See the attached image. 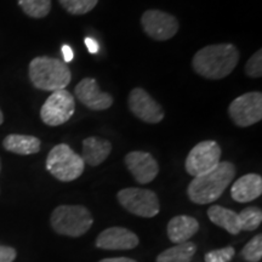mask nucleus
Returning <instances> with one entry per match:
<instances>
[{"instance_id": "f257e3e1", "label": "nucleus", "mask_w": 262, "mask_h": 262, "mask_svg": "<svg viewBox=\"0 0 262 262\" xmlns=\"http://www.w3.org/2000/svg\"><path fill=\"white\" fill-rule=\"evenodd\" d=\"M239 61V51L233 44H214L195 52L193 70L206 79L219 80L233 72Z\"/></svg>"}, {"instance_id": "f03ea898", "label": "nucleus", "mask_w": 262, "mask_h": 262, "mask_svg": "<svg viewBox=\"0 0 262 262\" xmlns=\"http://www.w3.org/2000/svg\"><path fill=\"white\" fill-rule=\"evenodd\" d=\"M235 176V166L231 162H220L211 171L196 176L187 188L188 198L195 204H209L217 201Z\"/></svg>"}, {"instance_id": "7ed1b4c3", "label": "nucleus", "mask_w": 262, "mask_h": 262, "mask_svg": "<svg viewBox=\"0 0 262 262\" xmlns=\"http://www.w3.org/2000/svg\"><path fill=\"white\" fill-rule=\"evenodd\" d=\"M29 79L39 90L54 91L66 89L72 74L67 63L58 58L39 56L29 63Z\"/></svg>"}, {"instance_id": "20e7f679", "label": "nucleus", "mask_w": 262, "mask_h": 262, "mask_svg": "<svg viewBox=\"0 0 262 262\" xmlns=\"http://www.w3.org/2000/svg\"><path fill=\"white\" fill-rule=\"evenodd\" d=\"M50 222L56 233L77 238L89 231L94 219L83 205H60L52 211Z\"/></svg>"}, {"instance_id": "39448f33", "label": "nucleus", "mask_w": 262, "mask_h": 262, "mask_svg": "<svg viewBox=\"0 0 262 262\" xmlns=\"http://www.w3.org/2000/svg\"><path fill=\"white\" fill-rule=\"evenodd\" d=\"M85 163L79 155L66 143L55 146L47 158L48 171L62 182H71L83 173Z\"/></svg>"}, {"instance_id": "423d86ee", "label": "nucleus", "mask_w": 262, "mask_h": 262, "mask_svg": "<svg viewBox=\"0 0 262 262\" xmlns=\"http://www.w3.org/2000/svg\"><path fill=\"white\" fill-rule=\"evenodd\" d=\"M118 201L124 209L141 217H155L160 210L158 195L150 189L124 188L118 192Z\"/></svg>"}, {"instance_id": "0eeeda50", "label": "nucleus", "mask_w": 262, "mask_h": 262, "mask_svg": "<svg viewBox=\"0 0 262 262\" xmlns=\"http://www.w3.org/2000/svg\"><path fill=\"white\" fill-rule=\"evenodd\" d=\"M74 97L66 89L54 91L40 110L42 123L49 126H58L67 123L74 114Z\"/></svg>"}, {"instance_id": "6e6552de", "label": "nucleus", "mask_w": 262, "mask_h": 262, "mask_svg": "<svg viewBox=\"0 0 262 262\" xmlns=\"http://www.w3.org/2000/svg\"><path fill=\"white\" fill-rule=\"evenodd\" d=\"M221 147L216 141H203L195 145L186 158V171L193 178L215 169L220 164Z\"/></svg>"}, {"instance_id": "1a4fd4ad", "label": "nucleus", "mask_w": 262, "mask_h": 262, "mask_svg": "<svg viewBox=\"0 0 262 262\" xmlns=\"http://www.w3.org/2000/svg\"><path fill=\"white\" fill-rule=\"evenodd\" d=\"M228 116L235 125L248 127L262 119V95L251 91L238 96L228 107Z\"/></svg>"}, {"instance_id": "9d476101", "label": "nucleus", "mask_w": 262, "mask_h": 262, "mask_svg": "<svg viewBox=\"0 0 262 262\" xmlns=\"http://www.w3.org/2000/svg\"><path fill=\"white\" fill-rule=\"evenodd\" d=\"M141 26L149 38L158 41L171 39L179 31V21L173 15L162 10H147L141 16Z\"/></svg>"}, {"instance_id": "9b49d317", "label": "nucleus", "mask_w": 262, "mask_h": 262, "mask_svg": "<svg viewBox=\"0 0 262 262\" xmlns=\"http://www.w3.org/2000/svg\"><path fill=\"white\" fill-rule=\"evenodd\" d=\"M127 103L131 113L145 123L158 124L165 116L163 107L146 90L141 88L131 90Z\"/></svg>"}, {"instance_id": "f8f14e48", "label": "nucleus", "mask_w": 262, "mask_h": 262, "mask_svg": "<svg viewBox=\"0 0 262 262\" xmlns=\"http://www.w3.org/2000/svg\"><path fill=\"white\" fill-rule=\"evenodd\" d=\"M125 165L134 179L141 185L152 182L159 172V165L152 155L142 150H134L125 156Z\"/></svg>"}, {"instance_id": "ddd939ff", "label": "nucleus", "mask_w": 262, "mask_h": 262, "mask_svg": "<svg viewBox=\"0 0 262 262\" xmlns=\"http://www.w3.org/2000/svg\"><path fill=\"white\" fill-rule=\"evenodd\" d=\"M74 94L84 106L93 111L108 110L113 104V97L100 89L94 78H84L77 84Z\"/></svg>"}, {"instance_id": "4468645a", "label": "nucleus", "mask_w": 262, "mask_h": 262, "mask_svg": "<svg viewBox=\"0 0 262 262\" xmlns=\"http://www.w3.org/2000/svg\"><path fill=\"white\" fill-rule=\"evenodd\" d=\"M139 243V237L124 227L107 228L96 238V247L103 250H131Z\"/></svg>"}, {"instance_id": "2eb2a0df", "label": "nucleus", "mask_w": 262, "mask_h": 262, "mask_svg": "<svg viewBox=\"0 0 262 262\" xmlns=\"http://www.w3.org/2000/svg\"><path fill=\"white\" fill-rule=\"evenodd\" d=\"M262 194V178L257 173H247L239 178L231 188V196L238 203H249Z\"/></svg>"}, {"instance_id": "dca6fc26", "label": "nucleus", "mask_w": 262, "mask_h": 262, "mask_svg": "<svg viewBox=\"0 0 262 262\" xmlns=\"http://www.w3.org/2000/svg\"><path fill=\"white\" fill-rule=\"evenodd\" d=\"M199 229V224L194 217L179 215L172 217L168 224V237L172 243L181 244L188 242Z\"/></svg>"}, {"instance_id": "f3484780", "label": "nucleus", "mask_w": 262, "mask_h": 262, "mask_svg": "<svg viewBox=\"0 0 262 262\" xmlns=\"http://www.w3.org/2000/svg\"><path fill=\"white\" fill-rule=\"evenodd\" d=\"M112 152V143L101 137H88L83 141V158L84 163L90 166H97L102 164Z\"/></svg>"}, {"instance_id": "a211bd4d", "label": "nucleus", "mask_w": 262, "mask_h": 262, "mask_svg": "<svg viewBox=\"0 0 262 262\" xmlns=\"http://www.w3.org/2000/svg\"><path fill=\"white\" fill-rule=\"evenodd\" d=\"M3 146L9 152L19 156L35 155L40 150L41 142L38 137L31 135H18L11 134L8 135L3 141Z\"/></svg>"}, {"instance_id": "6ab92c4d", "label": "nucleus", "mask_w": 262, "mask_h": 262, "mask_svg": "<svg viewBox=\"0 0 262 262\" xmlns=\"http://www.w3.org/2000/svg\"><path fill=\"white\" fill-rule=\"evenodd\" d=\"M208 216L212 224L226 229L228 233L238 234L242 232L238 212L231 209L220 205H212L209 208Z\"/></svg>"}, {"instance_id": "aec40b11", "label": "nucleus", "mask_w": 262, "mask_h": 262, "mask_svg": "<svg viewBox=\"0 0 262 262\" xmlns=\"http://www.w3.org/2000/svg\"><path fill=\"white\" fill-rule=\"evenodd\" d=\"M195 251L196 245L194 243L185 242L164 250L158 255L156 262H189L194 256Z\"/></svg>"}, {"instance_id": "412c9836", "label": "nucleus", "mask_w": 262, "mask_h": 262, "mask_svg": "<svg viewBox=\"0 0 262 262\" xmlns=\"http://www.w3.org/2000/svg\"><path fill=\"white\" fill-rule=\"evenodd\" d=\"M19 8L32 18H44L51 11V0H17Z\"/></svg>"}, {"instance_id": "4be33fe9", "label": "nucleus", "mask_w": 262, "mask_h": 262, "mask_svg": "<svg viewBox=\"0 0 262 262\" xmlns=\"http://www.w3.org/2000/svg\"><path fill=\"white\" fill-rule=\"evenodd\" d=\"M242 231H255L262 222V211L256 206H249L238 214Z\"/></svg>"}, {"instance_id": "5701e85b", "label": "nucleus", "mask_w": 262, "mask_h": 262, "mask_svg": "<svg viewBox=\"0 0 262 262\" xmlns=\"http://www.w3.org/2000/svg\"><path fill=\"white\" fill-rule=\"evenodd\" d=\"M62 8L71 15H85L93 11L98 0H58Z\"/></svg>"}, {"instance_id": "b1692460", "label": "nucleus", "mask_w": 262, "mask_h": 262, "mask_svg": "<svg viewBox=\"0 0 262 262\" xmlns=\"http://www.w3.org/2000/svg\"><path fill=\"white\" fill-rule=\"evenodd\" d=\"M242 256L245 261L257 262L262 257V234H257L245 244L242 250Z\"/></svg>"}, {"instance_id": "393cba45", "label": "nucleus", "mask_w": 262, "mask_h": 262, "mask_svg": "<svg viewBox=\"0 0 262 262\" xmlns=\"http://www.w3.org/2000/svg\"><path fill=\"white\" fill-rule=\"evenodd\" d=\"M235 255L233 247H226L211 250L205 254V262H229Z\"/></svg>"}, {"instance_id": "a878e982", "label": "nucleus", "mask_w": 262, "mask_h": 262, "mask_svg": "<svg viewBox=\"0 0 262 262\" xmlns=\"http://www.w3.org/2000/svg\"><path fill=\"white\" fill-rule=\"evenodd\" d=\"M245 73L250 78H260L262 75V50H257L245 64Z\"/></svg>"}, {"instance_id": "bb28decb", "label": "nucleus", "mask_w": 262, "mask_h": 262, "mask_svg": "<svg viewBox=\"0 0 262 262\" xmlns=\"http://www.w3.org/2000/svg\"><path fill=\"white\" fill-rule=\"evenodd\" d=\"M17 253L14 248L0 245V262H12L15 261Z\"/></svg>"}, {"instance_id": "cd10ccee", "label": "nucleus", "mask_w": 262, "mask_h": 262, "mask_svg": "<svg viewBox=\"0 0 262 262\" xmlns=\"http://www.w3.org/2000/svg\"><path fill=\"white\" fill-rule=\"evenodd\" d=\"M62 54H63L64 63H68V62H71L72 60H73V57H74L73 50H72L68 45H63V47H62Z\"/></svg>"}, {"instance_id": "c85d7f7f", "label": "nucleus", "mask_w": 262, "mask_h": 262, "mask_svg": "<svg viewBox=\"0 0 262 262\" xmlns=\"http://www.w3.org/2000/svg\"><path fill=\"white\" fill-rule=\"evenodd\" d=\"M85 45H86L88 50H89L91 54H96L98 51V44L97 41L93 38H86L85 39Z\"/></svg>"}, {"instance_id": "c756f323", "label": "nucleus", "mask_w": 262, "mask_h": 262, "mask_svg": "<svg viewBox=\"0 0 262 262\" xmlns=\"http://www.w3.org/2000/svg\"><path fill=\"white\" fill-rule=\"evenodd\" d=\"M98 262H137V261L129 257H111V258H103V260Z\"/></svg>"}, {"instance_id": "7c9ffc66", "label": "nucleus", "mask_w": 262, "mask_h": 262, "mask_svg": "<svg viewBox=\"0 0 262 262\" xmlns=\"http://www.w3.org/2000/svg\"><path fill=\"white\" fill-rule=\"evenodd\" d=\"M3 123H4V114H3L2 110H0V125H2Z\"/></svg>"}, {"instance_id": "2f4dec72", "label": "nucleus", "mask_w": 262, "mask_h": 262, "mask_svg": "<svg viewBox=\"0 0 262 262\" xmlns=\"http://www.w3.org/2000/svg\"><path fill=\"white\" fill-rule=\"evenodd\" d=\"M0 172H2V159H0Z\"/></svg>"}]
</instances>
